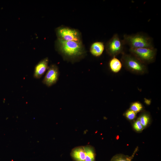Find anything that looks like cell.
Here are the masks:
<instances>
[{
    "instance_id": "6da1fadb",
    "label": "cell",
    "mask_w": 161,
    "mask_h": 161,
    "mask_svg": "<svg viewBox=\"0 0 161 161\" xmlns=\"http://www.w3.org/2000/svg\"><path fill=\"white\" fill-rule=\"evenodd\" d=\"M122 41L124 44L128 45L130 48L154 47L152 38L141 32L131 35L124 34Z\"/></svg>"
},
{
    "instance_id": "7a4b0ae2",
    "label": "cell",
    "mask_w": 161,
    "mask_h": 161,
    "mask_svg": "<svg viewBox=\"0 0 161 161\" xmlns=\"http://www.w3.org/2000/svg\"><path fill=\"white\" fill-rule=\"evenodd\" d=\"M121 61L124 66L130 72L138 75H143L147 72V67L133 56L124 52L122 54Z\"/></svg>"
},
{
    "instance_id": "3957f363",
    "label": "cell",
    "mask_w": 161,
    "mask_h": 161,
    "mask_svg": "<svg viewBox=\"0 0 161 161\" xmlns=\"http://www.w3.org/2000/svg\"><path fill=\"white\" fill-rule=\"evenodd\" d=\"M131 54L143 64H150L155 60L157 49L154 48H130Z\"/></svg>"
},
{
    "instance_id": "277c9868",
    "label": "cell",
    "mask_w": 161,
    "mask_h": 161,
    "mask_svg": "<svg viewBox=\"0 0 161 161\" xmlns=\"http://www.w3.org/2000/svg\"><path fill=\"white\" fill-rule=\"evenodd\" d=\"M58 43L60 49L68 56L79 55L83 52V47L80 42L66 41L58 38Z\"/></svg>"
},
{
    "instance_id": "5b68a950",
    "label": "cell",
    "mask_w": 161,
    "mask_h": 161,
    "mask_svg": "<svg viewBox=\"0 0 161 161\" xmlns=\"http://www.w3.org/2000/svg\"><path fill=\"white\" fill-rule=\"evenodd\" d=\"M124 45L122 40H120L118 35L115 34L107 43V51L111 56L115 57L119 54L124 52Z\"/></svg>"
},
{
    "instance_id": "8992f818",
    "label": "cell",
    "mask_w": 161,
    "mask_h": 161,
    "mask_svg": "<svg viewBox=\"0 0 161 161\" xmlns=\"http://www.w3.org/2000/svg\"><path fill=\"white\" fill-rule=\"evenodd\" d=\"M57 32L59 39L66 41L80 42L79 33L75 30L61 27L57 30Z\"/></svg>"
},
{
    "instance_id": "52a82bcc",
    "label": "cell",
    "mask_w": 161,
    "mask_h": 161,
    "mask_svg": "<svg viewBox=\"0 0 161 161\" xmlns=\"http://www.w3.org/2000/svg\"><path fill=\"white\" fill-rule=\"evenodd\" d=\"M59 72L57 66L55 65L50 66L43 80V83L48 86L55 84L57 81Z\"/></svg>"
},
{
    "instance_id": "ba28073f",
    "label": "cell",
    "mask_w": 161,
    "mask_h": 161,
    "mask_svg": "<svg viewBox=\"0 0 161 161\" xmlns=\"http://www.w3.org/2000/svg\"><path fill=\"white\" fill-rule=\"evenodd\" d=\"M48 59L46 58L39 62L35 66L34 72V78L39 79L44 75L48 67Z\"/></svg>"
},
{
    "instance_id": "9c48e42d",
    "label": "cell",
    "mask_w": 161,
    "mask_h": 161,
    "mask_svg": "<svg viewBox=\"0 0 161 161\" xmlns=\"http://www.w3.org/2000/svg\"><path fill=\"white\" fill-rule=\"evenodd\" d=\"M71 155L75 161H85L86 153L83 146H79L74 148Z\"/></svg>"
},
{
    "instance_id": "30bf717a",
    "label": "cell",
    "mask_w": 161,
    "mask_h": 161,
    "mask_svg": "<svg viewBox=\"0 0 161 161\" xmlns=\"http://www.w3.org/2000/svg\"><path fill=\"white\" fill-rule=\"evenodd\" d=\"M104 48L103 43L101 42H96L91 46L90 51L91 54L95 56H100L103 53Z\"/></svg>"
},
{
    "instance_id": "8fae6325",
    "label": "cell",
    "mask_w": 161,
    "mask_h": 161,
    "mask_svg": "<svg viewBox=\"0 0 161 161\" xmlns=\"http://www.w3.org/2000/svg\"><path fill=\"white\" fill-rule=\"evenodd\" d=\"M84 147L86 155L85 161H95L96 154L94 148L88 145Z\"/></svg>"
},
{
    "instance_id": "7c38bea8",
    "label": "cell",
    "mask_w": 161,
    "mask_h": 161,
    "mask_svg": "<svg viewBox=\"0 0 161 161\" xmlns=\"http://www.w3.org/2000/svg\"><path fill=\"white\" fill-rule=\"evenodd\" d=\"M109 66L112 72L114 73H117L121 69L122 64L117 58L115 57H113L109 62Z\"/></svg>"
},
{
    "instance_id": "4fadbf2b",
    "label": "cell",
    "mask_w": 161,
    "mask_h": 161,
    "mask_svg": "<svg viewBox=\"0 0 161 161\" xmlns=\"http://www.w3.org/2000/svg\"><path fill=\"white\" fill-rule=\"evenodd\" d=\"M136 150L132 155L129 156L122 154H118L113 156L110 161H132V159L137 152Z\"/></svg>"
},
{
    "instance_id": "5bb4252c",
    "label": "cell",
    "mask_w": 161,
    "mask_h": 161,
    "mask_svg": "<svg viewBox=\"0 0 161 161\" xmlns=\"http://www.w3.org/2000/svg\"><path fill=\"white\" fill-rule=\"evenodd\" d=\"M143 109L142 104L139 102H136L131 105L130 109L137 113L141 111Z\"/></svg>"
},
{
    "instance_id": "9a60e30c",
    "label": "cell",
    "mask_w": 161,
    "mask_h": 161,
    "mask_svg": "<svg viewBox=\"0 0 161 161\" xmlns=\"http://www.w3.org/2000/svg\"><path fill=\"white\" fill-rule=\"evenodd\" d=\"M139 119L144 128L148 124L149 121L150 117L148 114L145 113L142 114L139 117Z\"/></svg>"
},
{
    "instance_id": "2e32d148",
    "label": "cell",
    "mask_w": 161,
    "mask_h": 161,
    "mask_svg": "<svg viewBox=\"0 0 161 161\" xmlns=\"http://www.w3.org/2000/svg\"><path fill=\"white\" fill-rule=\"evenodd\" d=\"M133 128L136 131H142L144 129L139 119L134 122Z\"/></svg>"
},
{
    "instance_id": "e0dca14e",
    "label": "cell",
    "mask_w": 161,
    "mask_h": 161,
    "mask_svg": "<svg viewBox=\"0 0 161 161\" xmlns=\"http://www.w3.org/2000/svg\"><path fill=\"white\" fill-rule=\"evenodd\" d=\"M136 114V113L133 111L129 109L126 112L125 115L128 119L131 120L134 119L135 118Z\"/></svg>"
}]
</instances>
